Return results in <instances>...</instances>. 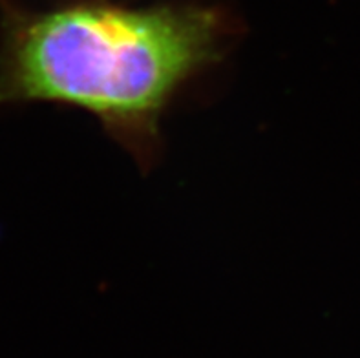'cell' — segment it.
I'll return each mask as SVG.
<instances>
[{"label":"cell","mask_w":360,"mask_h":358,"mask_svg":"<svg viewBox=\"0 0 360 358\" xmlns=\"http://www.w3.org/2000/svg\"><path fill=\"white\" fill-rule=\"evenodd\" d=\"M227 24L191 6L81 2L11 13L0 46V105L50 101L86 110L139 158L154 152L176 91L218 59Z\"/></svg>","instance_id":"6da1fadb"}]
</instances>
